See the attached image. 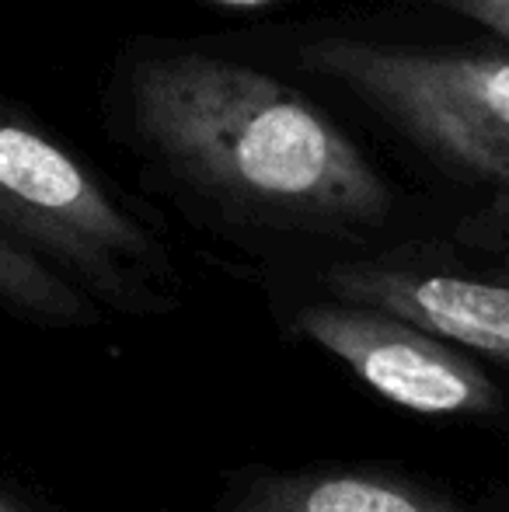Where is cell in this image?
<instances>
[{
  "label": "cell",
  "mask_w": 509,
  "mask_h": 512,
  "mask_svg": "<svg viewBox=\"0 0 509 512\" xmlns=\"http://www.w3.org/2000/svg\"><path fill=\"white\" fill-rule=\"evenodd\" d=\"M98 115L157 192L224 230L360 241L394 216L391 182L325 105L203 42L126 39Z\"/></svg>",
  "instance_id": "obj_1"
},
{
  "label": "cell",
  "mask_w": 509,
  "mask_h": 512,
  "mask_svg": "<svg viewBox=\"0 0 509 512\" xmlns=\"http://www.w3.org/2000/svg\"><path fill=\"white\" fill-rule=\"evenodd\" d=\"M0 230L123 310H161L175 262L133 203L25 102L0 91Z\"/></svg>",
  "instance_id": "obj_2"
},
{
  "label": "cell",
  "mask_w": 509,
  "mask_h": 512,
  "mask_svg": "<svg viewBox=\"0 0 509 512\" xmlns=\"http://www.w3.org/2000/svg\"><path fill=\"white\" fill-rule=\"evenodd\" d=\"M290 63L339 88L447 171L509 192V56L328 32L297 42Z\"/></svg>",
  "instance_id": "obj_3"
},
{
  "label": "cell",
  "mask_w": 509,
  "mask_h": 512,
  "mask_svg": "<svg viewBox=\"0 0 509 512\" xmlns=\"http://www.w3.org/2000/svg\"><path fill=\"white\" fill-rule=\"evenodd\" d=\"M297 328L391 405L419 415H492L503 405L475 359L381 310L314 300L297 310Z\"/></svg>",
  "instance_id": "obj_4"
},
{
  "label": "cell",
  "mask_w": 509,
  "mask_h": 512,
  "mask_svg": "<svg viewBox=\"0 0 509 512\" xmlns=\"http://www.w3.org/2000/svg\"><path fill=\"white\" fill-rule=\"evenodd\" d=\"M321 286L332 300L381 310L509 370V272L482 279L387 258H346L321 272Z\"/></svg>",
  "instance_id": "obj_5"
},
{
  "label": "cell",
  "mask_w": 509,
  "mask_h": 512,
  "mask_svg": "<svg viewBox=\"0 0 509 512\" xmlns=\"http://www.w3.org/2000/svg\"><path fill=\"white\" fill-rule=\"evenodd\" d=\"M234 512H468L412 481L360 471L269 474L245 488Z\"/></svg>",
  "instance_id": "obj_6"
},
{
  "label": "cell",
  "mask_w": 509,
  "mask_h": 512,
  "mask_svg": "<svg viewBox=\"0 0 509 512\" xmlns=\"http://www.w3.org/2000/svg\"><path fill=\"white\" fill-rule=\"evenodd\" d=\"M0 307L39 328H91L102 307L56 265L0 230Z\"/></svg>",
  "instance_id": "obj_7"
},
{
  "label": "cell",
  "mask_w": 509,
  "mask_h": 512,
  "mask_svg": "<svg viewBox=\"0 0 509 512\" xmlns=\"http://www.w3.org/2000/svg\"><path fill=\"white\" fill-rule=\"evenodd\" d=\"M461 237L471 248L496 255L503 272H509V192H496L475 216H468L461 223Z\"/></svg>",
  "instance_id": "obj_8"
},
{
  "label": "cell",
  "mask_w": 509,
  "mask_h": 512,
  "mask_svg": "<svg viewBox=\"0 0 509 512\" xmlns=\"http://www.w3.org/2000/svg\"><path fill=\"white\" fill-rule=\"evenodd\" d=\"M426 4L457 14V18L475 21V25L503 35L509 42V0H426Z\"/></svg>",
  "instance_id": "obj_9"
},
{
  "label": "cell",
  "mask_w": 509,
  "mask_h": 512,
  "mask_svg": "<svg viewBox=\"0 0 509 512\" xmlns=\"http://www.w3.org/2000/svg\"><path fill=\"white\" fill-rule=\"evenodd\" d=\"M196 4H206V7H224V11L252 14V11H279V7L304 4V0H196Z\"/></svg>",
  "instance_id": "obj_10"
},
{
  "label": "cell",
  "mask_w": 509,
  "mask_h": 512,
  "mask_svg": "<svg viewBox=\"0 0 509 512\" xmlns=\"http://www.w3.org/2000/svg\"><path fill=\"white\" fill-rule=\"evenodd\" d=\"M0 512H25V509H21L14 499H7V495H0Z\"/></svg>",
  "instance_id": "obj_11"
}]
</instances>
